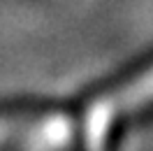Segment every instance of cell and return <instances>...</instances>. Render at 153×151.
<instances>
[{
  "label": "cell",
  "instance_id": "obj_1",
  "mask_svg": "<svg viewBox=\"0 0 153 151\" xmlns=\"http://www.w3.org/2000/svg\"><path fill=\"white\" fill-rule=\"evenodd\" d=\"M102 95L114 105L118 116H125L123 112H128L130 116L153 107V61L134 70L130 77H125L123 81H118L111 91Z\"/></svg>",
  "mask_w": 153,
  "mask_h": 151
}]
</instances>
